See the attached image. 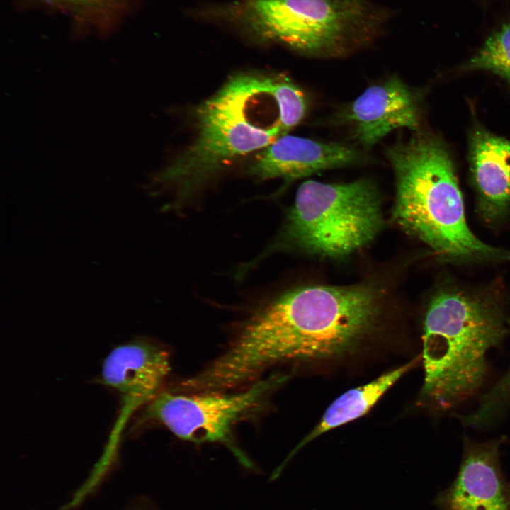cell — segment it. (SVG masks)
Masks as SVG:
<instances>
[{"label":"cell","mask_w":510,"mask_h":510,"mask_svg":"<svg viewBox=\"0 0 510 510\" xmlns=\"http://www.w3.org/2000/svg\"><path fill=\"white\" fill-rule=\"evenodd\" d=\"M203 15L251 42L323 57L368 45L388 17L368 0H234L208 5Z\"/></svg>","instance_id":"3957f363"},{"label":"cell","mask_w":510,"mask_h":510,"mask_svg":"<svg viewBox=\"0 0 510 510\" xmlns=\"http://www.w3.org/2000/svg\"><path fill=\"white\" fill-rule=\"evenodd\" d=\"M353 137L365 147H371L389 132L406 128L419 131L418 96L397 77L367 88L339 114Z\"/></svg>","instance_id":"ba28073f"},{"label":"cell","mask_w":510,"mask_h":510,"mask_svg":"<svg viewBox=\"0 0 510 510\" xmlns=\"http://www.w3.org/2000/svg\"><path fill=\"white\" fill-rule=\"evenodd\" d=\"M362 159L353 147L283 135L261 150L248 172L260 180L290 182L319 171L351 166Z\"/></svg>","instance_id":"30bf717a"},{"label":"cell","mask_w":510,"mask_h":510,"mask_svg":"<svg viewBox=\"0 0 510 510\" xmlns=\"http://www.w3.org/2000/svg\"><path fill=\"white\" fill-rule=\"evenodd\" d=\"M380 295L368 284L288 290L245 320L227 349L198 374V384L208 391H227L280 362L349 351L373 329Z\"/></svg>","instance_id":"6da1fadb"},{"label":"cell","mask_w":510,"mask_h":510,"mask_svg":"<svg viewBox=\"0 0 510 510\" xmlns=\"http://www.w3.org/2000/svg\"><path fill=\"white\" fill-rule=\"evenodd\" d=\"M287 377L273 374L236 392L162 391L144 407V419L160 424L181 439L222 443L244 465L251 463L232 439L234 426L259 408Z\"/></svg>","instance_id":"52a82bcc"},{"label":"cell","mask_w":510,"mask_h":510,"mask_svg":"<svg viewBox=\"0 0 510 510\" xmlns=\"http://www.w3.org/2000/svg\"><path fill=\"white\" fill-rule=\"evenodd\" d=\"M504 334L494 304L458 290L438 293L424 324L425 397L448 408L472 395L486 375L488 351Z\"/></svg>","instance_id":"5b68a950"},{"label":"cell","mask_w":510,"mask_h":510,"mask_svg":"<svg viewBox=\"0 0 510 510\" xmlns=\"http://www.w3.org/2000/svg\"><path fill=\"white\" fill-rule=\"evenodd\" d=\"M396 178L394 217L407 232L451 261H510V251L480 240L470 230L454 165L436 137L420 130L390 147Z\"/></svg>","instance_id":"7a4b0ae2"},{"label":"cell","mask_w":510,"mask_h":510,"mask_svg":"<svg viewBox=\"0 0 510 510\" xmlns=\"http://www.w3.org/2000/svg\"><path fill=\"white\" fill-rule=\"evenodd\" d=\"M463 69L488 70L510 84V22L492 33Z\"/></svg>","instance_id":"9a60e30c"},{"label":"cell","mask_w":510,"mask_h":510,"mask_svg":"<svg viewBox=\"0 0 510 510\" xmlns=\"http://www.w3.org/2000/svg\"><path fill=\"white\" fill-rule=\"evenodd\" d=\"M125 510H142L139 505L136 504H129Z\"/></svg>","instance_id":"e0dca14e"},{"label":"cell","mask_w":510,"mask_h":510,"mask_svg":"<svg viewBox=\"0 0 510 510\" xmlns=\"http://www.w3.org/2000/svg\"><path fill=\"white\" fill-rule=\"evenodd\" d=\"M448 509L509 510L493 448H475L466 454Z\"/></svg>","instance_id":"7c38bea8"},{"label":"cell","mask_w":510,"mask_h":510,"mask_svg":"<svg viewBox=\"0 0 510 510\" xmlns=\"http://www.w3.org/2000/svg\"><path fill=\"white\" fill-rule=\"evenodd\" d=\"M269 79L270 74L234 75L199 106L194 142L151 180L173 193L172 208L181 207L228 164L286 134L280 122L266 125L259 118L271 97Z\"/></svg>","instance_id":"277c9868"},{"label":"cell","mask_w":510,"mask_h":510,"mask_svg":"<svg viewBox=\"0 0 510 510\" xmlns=\"http://www.w3.org/2000/svg\"><path fill=\"white\" fill-rule=\"evenodd\" d=\"M169 371V353L152 341L139 339L111 351L103 361L101 376L131 412L144 407L162 391Z\"/></svg>","instance_id":"9c48e42d"},{"label":"cell","mask_w":510,"mask_h":510,"mask_svg":"<svg viewBox=\"0 0 510 510\" xmlns=\"http://www.w3.org/2000/svg\"><path fill=\"white\" fill-rule=\"evenodd\" d=\"M414 363V361L409 362L339 396L327 408L317 425L293 449L284 464L300 448L321 434L366 414Z\"/></svg>","instance_id":"4fadbf2b"},{"label":"cell","mask_w":510,"mask_h":510,"mask_svg":"<svg viewBox=\"0 0 510 510\" xmlns=\"http://www.w3.org/2000/svg\"><path fill=\"white\" fill-rule=\"evenodd\" d=\"M382 223L379 193L371 181H306L298 189L278 239L245 268L249 270L280 245L322 256H345L370 243Z\"/></svg>","instance_id":"8992f818"},{"label":"cell","mask_w":510,"mask_h":510,"mask_svg":"<svg viewBox=\"0 0 510 510\" xmlns=\"http://www.w3.org/2000/svg\"><path fill=\"white\" fill-rule=\"evenodd\" d=\"M269 94L278 110V120L285 133L305 116L307 102L302 91L283 74H270Z\"/></svg>","instance_id":"5bb4252c"},{"label":"cell","mask_w":510,"mask_h":510,"mask_svg":"<svg viewBox=\"0 0 510 510\" xmlns=\"http://www.w3.org/2000/svg\"><path fill=\"white\" fill-rule=\"evenodd\" d=\"M80 6H91L101 4L107 0H57Z\"/></svg>","instance_id":"2e32d148"},{"label":"cell","mask_w":510,"mask_h":510,"mask_svg":"<svg viewBox=\"0 0 510 510\" xmlns=\"http://www.w3.org/2000/svg\"><path fill=\"white\" fill-rule=\"evenodd\" d=\"M469 162L482 215L488 221L501 217L510 205V140L477 128Z\"/></svg>","instance_id":"8fae6325"}]
</instances>
